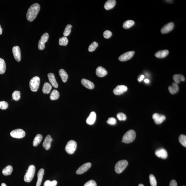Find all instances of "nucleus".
I'll return each instance as SVG.
<instances>
[{
	"instance_id": "obj_52",
	"label": "nucleus",
	"mask_w": 186,
	"mask_h": 186,
	"mask_svg": "<svg viewBox=\"0 0 186 186\" xmlns=\"http://www.w3.org/2000/svg\"></svg>"
},
{
	"instance_id": "obj_22",
	"label": "nucleus",
	"mask_w": 186,
	"mask_h": 186,
	"mask_svg": "<svg viewBox=\"0 0 186 186\" xmlns=\"http://www.w3.org/2000/svg\"><path fill=\"white\" fill-rule=\"evenodd\" d=\"M116 3L115 0H109L106 1L104 5L105 9L107 10L112 9L115 6Z\"/></svg>"
},
{
	"instance_id": "obj_14",
	"label": "nucleus",
	"mask_w": 186,
	"mask_h": 186,
	"mask_svg": "<svg viewBox=\"0 0 186 186\" xmlns=\"http://www.w3.org/2000/svg\"><path fill=\"white\" fill-rule=\"evenodd\" d=\"M174 27V23L173 22H170L165 25L161 29V31L162 34L168 33L173 29Z\"/></svg>"
},
{
	"instance_id": "obj_20",
	"label": "nucleus",
	"mask_w": 186,
	"mask_h": 186,
	"mask_svg": "<svg viewBox=\"0 0 186 186\" xmlns=\"http://www.w3.org/2000/svg\"><path fill=\"white\" fill-rule=\"evenodd\" d=\"M81 83L84 87L89 89H92L94 87V85L91 81L85 79H83L81 80Z\"/></svg>"
},
{
	"instance_id": "obj_42",
	"label": "nucleus",
	"mask_w": 186,
	"mask_h": 186,
	"mask_svg": "<svg viewBox=\"0 0 186 186\" xmlns=\"http://www.w3.org/2000/svg\"><path fill=\"white\" fill-rule=\"evenodd\" d=\"M84 186H97V183L94 180L88 181L84 184Z\"/></svg>"
},
{
	"instance_id": "obj_4",
	"label": "nucleus",
	"mask_w": 186,
	"mask_h": 186,
	"mask_svg": "<svg viewBox=\"0 0 186 186\" xmlns=\"http://www.w3.org/2000/svg\"><path fill=\"white\" fill-rule=\"evenodd\" d=\"M40 84V79L39 77H33L30 81L29 87L31 91L36 92L39 88Z\"/></svg>"
},
{
	"instance_id": "obj_47",
	"label": "nucleus",
	"mask_w": 186,
	"mask_h": 186,
	"mask_svg": "<svg viewBox=\"0 0 186 186\" xmlns=\"http://www.w3.org/2000/svg\"><path fill=\"white\" fill-rule=\"evenodd\" d=\"M144 81L146 83H149L150 82L149 80L148 79H145Z\"/></svg>"
},
{
	"instance_id": "obj_5",
	"label": "nucleus",
	"mask_w": 186,
	"mask_h": 186,
	"mask_svg": "<svg viewBox=\"0 0 186 186\" xmlns=\"http://www.w3.org/2000/svg\"><path fill=\"white\" fill-rule=\"evenodd\" d=\"M128 162L126 160L119 161L116 163L115 166V170L116 173H120L126 168Z\"/></svg>"
},
{
	"instance_id": "obj_2",
	"label": "nucleus",
	"mask_w": 186,
	"mask_h": 186,
	"mask_svg": "<svg viewBox=\"0 0 186 186\" xmlns=\"http://www.w3.org/2000/svg\"><path fill=\"white\" fill-rule=\"evenodd\" d=\"M136 137V133L135 131L133 130H130L124 135L122 142L129 143L134 141Z\"/></svg>"
},
{
	"instance_id": "obj_34",
	"label": "nucleus",
	"mask_w": 186,
	"mask_h": 186,
	"mask_svg": "<svg viewBox=\"0 0 186 186\" xmlns=\"http://www.w3.org/2000/svg\"><path fill=\"white\" fill-rule=\"evenodd\" d=\"M72 25L70 24L66 26L63 33L64 36L66 37L70 35L71 30H72Z\"/></svg>"
},
{
	"instance_id": "obj_45",
	"label": "nucleus",
	"mask_w": 186,
	"mask_h": 186,
	"mask_svg": "<svg viewBox=\"0 0 186 186\" xmlns=\"http://www.w3.org/2000/svg\"><path fill=\"white\" fill-rule=\"evenodd\" d=\"M169 186H177L176 181L174 180L171 181Z\"/></svg>"
},
{
	"instance_id": "obj_41",
	"label": "nucleus",
	"mask_w": 186,
	"mask_h": 186,
	"mask_svg": "<svg viewBox=\"0 0 186 186\" xmlns=\"http://www.w3.org/2000/svg\"><path fill=\"white\" fill-rule=\"evenodd\" d=\"M8 104L7 102L5 101H0V109L5 110L8 108Z\"/></svg>"
},
{
	"instance_id": "obj_11",
	"label": "nucleus",
	"mask_w": 186,
	"mask_h": 186,
	"mask_svg": "<svg viewBox=\"0 0 186 186\" xmlns=\"http://www.w3.org/2000/svg\"><path fill=\"white\" fill-rule=\"evenodd\" d=\"M12 52L14 58L17 62H19L21 60V50L19 47L15 46L13 47Z\"/></svg>"
},
{
	"instance_id": "obj_30",
	"label": "nucleus",
	"mask_w": 186,
	"mask_h": 186,
	"mask_svg": "<svg viewBox=\"0 0 186 186\" xmlns=\"http://www.w3.org/2000/svg\"><path fill=\"white\" fill-rule=\"evenodd\" d=\"M60 93L56 90H54L50 95V99L52 100H56L60 97Z\"/></svg>"
},
{
	"instance_id": "obj_9",
	"label": "nucleus",
	"mask_w": 186,
	"mask_h": 186,
	"mask_svg": "<svg viewBox=\"0 0 186 186\" xmlns=\"http://www.w3.org/2000/svg\"><path fill=\"white\" fill-rule=\"evenodd\" d=\"M134 51H130L126 52L119 57V60L121 62H126L130 60L134 55Z\"/></svg>"
},
{
	"instance_id": "obj_44",
	"label": "nucleus",
	"mask_w": 186,
	"mask_h": 186,
	"mask_svg": "<svg viewBox=\"0 0 186 186\" xmlns=\"http://www.w3.org/2000/svg\"><path fill=\"white\" fill-rule=\"evenodd\" d=\"M116 122V120L114 118H110L108 119L107 123L108 124L110 125H115Z\"/></svg>"
},
{
	"instance_id": "obj_25",
	"label": "nucleus",
	"mask_w": 186,
	"mask_h": 186,
	"mask_svg": "<svg viewBox=\"0 0 186 186\" xmlns=\"http://www.w3.org/2000/svg\"><path fill=\"white\" fill-rule=\"evenodd\" d=\"M173 79L175 83L178 84L181 82H183L185 80V77L182 74H175L173 76Z\"/></svg>"
},
{
	"instance_id": "obj_15",
	"label": "nucleus",
	"mask_w": 186,
	"mask_h": 186,
	"mask_svg": "<svg viewBox=\"0 0 186 186\" xmlns=\"http://www.w3.org/2000/svg\"><path fill=\"white\" fill-rule=\"evenodd\" d=\"M155 154L159 158L165 159L168 156V154L166 150L163 148L159 149L155 152Z\"/></svg>"
},
{
	"instance_id": "obj_28",
	"label": "nucleus",
	"mask_w": 186,
	"mask_h": 186,
	"mask_svg": "<svg viewBox=\"0 0 186 186\" xmlns=\"http://www.w3.org/2000/svg\"><path fill=\"white\" fill-rule=\"evenodd\" d=\"M13 171V167L11 165H7L3 169L2 173L5 176L9 175H11Z\"/></svg>"
},
{
	"instance_id": "obj_29",
	"label": "nucleus",
	"mask_w": 186,
	"mask_h": 186,
	"mask_svg": "<svg viewBox=\"0 0 186 186\" xmlns=\"http://www.w3.org/2000/svg\"><path fill=\"white\" fill-rule=\"evenodd\" d=\"M43 137L42 135L37 134L33 140V145L34 147H37L39 144L43 139Z\"/></svg>"
},
{
	"instance_id": "obj_46",
	"label": "nucleus",
	"mask_w": 186,
	"mask_h": 186,
	"mask_svg": "<svg viewBox=\"0 0 186 186\" xmlns=\"http://www.w3.org/2000/svg\"><path fill=\"white\" fill-rule=\"evenodd\" d=\"M145 76L143 75L141 76L140 77V78L138 79V80L139 81V82H141V81L143 80V79L144 78Z\"/></svg>"
},
{
	"instance_id": "obj_33",
	"label": "nucleus",
	"mask_w": 186,
	"mask_h": 186,
	"mask_svg": "<svg viewBox=\"0 0 186 186\" xmlns=\"http://www.w3.org/2000/svg\"><path fill=\"white\" fill-rule=\"evenodd\" d=\"M68 43V40L66 37H62L59 39V45L61 46H66Z\"/></svg>"
},
{
	"instance_id": "obj_17",
	"label": "nucleus",
	"mask_w": 186,
	"mask_h": 186,
	"mask_svg": "<svg viewBox=\"0 0 186 186\" xmlns=\"http://www.w3.org/2000/svg\"><path fill=\"white\" fill-rule=\"evenodd\" d=\"M108 74L107 71L102 67H98L96 70V74L98 77H103L106 76Z\"/></svg>"
},
{
	"instance_id": "obj_31",
	"label": "nucleus",
	"mask_w": 186,
	"mask_h": 186,
	"mask_svg": "<svg viewBox=\"0 0 186 186\" xmlns=\"http://www.w3.org/2000/svg\"><path fill=\"white\" fill-rule=\"evenodd\" d=\"M6 64L3 59L0 58V74H3L5 72Z\"/></svg>"
},
{
	"instance_id": "obj_19",
	"label": "nucleus",
	"mask_w": 186,
	"mask_h": 186,
	"mask_svg": "<svg viewBox=\"0 0 186 186\" xmlns=\"http://www.w3.org/2000/svg\"><path fill=\"white\" fill-rule=\"evenodd\" d=\"M96 119V114L95 112L92 111L90 113L88 117L86 120V123L89 125L94 124Z\"/></svg>"
},
{
	"instance_id": "obj_8",
	"label": "nucleus",
	"mask_w": 186,
	"mask_h": 186,
	"mask_svg": "<svg viewBox=\"0 0 186 186\" xmlns=\"http://www.w3.org/2000/svg\"><path fill=\"white\" fill-rule=\"evenodd\" d=\"M48 33H45L42 35L38 44V48L40 50H43L45 48V43L48 41L49 39Z\"/></svg>"
},
{
	"instance_id": "obj_10",
	"label": "nucleus",
	"mask_w": 186,
	"mask_h": 186,
	"mask_svg": "<svg viewBox=\"0 0 186 186\" xmlns=\"http://www.w3.org/2000/svg\"><path fill=\"white\" fill-rule=\"evenodd\" d=\"M128 90V87L123 85H118L114 88L113 92L116 95H120Z\"/></svg>"
},
{
	"instance_id": "obj_12",
	"label": "nucleus",
	"mask_w": 186,
	"mask_h": 186,
	"mask_svg": "<svg viewBox=\"0 0 186 186\" xmlns=\"http://www.w3.org/2000/svg\"><path fill=\"white\" fill-rule=\"evenodd\" d=\"M91 166V163L90 162H88L84 164L81 167H79L77 170L76 173L77 175H81L83 174L84 172H86L90 168Z\"/></svg>"
},
{
	"instance_id": "obj_38",
	"label": "nucleus",
	"mask_w": 186,
	"mask_h": 186,
	"mask_svg": "<svg viewBox=\"0 0 186 186\" xmlns=\"http://www.w3.org/2000/svg\"><path fill=\"white\" fill-rule=\"evenodd\" d=\"M57 184L56 181L54 180L51 181L50 180H47L44 183V186H56Z\"/></svg>"
},
{
	"instance_id": "obj_1",
	"label": "nucleus",
	"mask_w": 186,
	"mask_h": 186,
	"mask_svg": "<svg viewBox=\"0 0 186 186\" xmlns=\"http://www.w3.org/2000/svg\"><path fill=\"white\" fill-rule=\"evenodd\" d=\"M40 9V6L38 4L35 3L32 5L27 12L26 17L28 21L30 22L33 21L36 17Z\"/></svg>"
},
{
	"instance_id": "obj_21",
	"label": "nucleus",
	"mask_w": 186,
	"mask_h": 186,
	"mask_svg": "<svg viewBox=\"0 0 186 186\" xmlns=\"http://www.w3.org/2000/svg\"><path fill=\"white\" fill-rule=\"evenodd\" d=\"M44 174V170L42 168L40 169L37 174L38 180H37L36 186H40L41 185Z\"/></svg>"
},
{
	"instance_id": "obj_27",
	"label": "nucleus",
	"mask_w": 186,
	"mask_h": 186,
	"mask_svg": "<svg viewBox=\"0 0 186 186\" xmlns=\"http://www.w3.org/2000/svg\"><path fill=\"white\" fill-rule=\"evenodd\" d=\"M52 86L48 82H45L43 84L42 91L44 94H49L52 89Z\"/></svg>"
},
{
	"instance_id": "obj_18",
	"label": "nucleus",
	"mask_w": 186,
	"mask_h": 186,
	"mask_svg": "<svg viewBox=\"0 0 186 186\" xmlns=\"http://www.w3.org/2000/svg\"><path fill=\"white\" fill-rule=\"evenodd\" d=\"M49 80L51 85L54 88H57L58 87V84L56 80L55 75L52 73H50L48 74Z\"/></svg>"
},
{
	"instance_id": "obj_39",
	"label": "nucleus",
	"mask_w": 186,
	"mask_h": 186,
	"mask_svg": "<svg viewBox=\"0 0 186 186\" xmlns=\"http://www.w3.org/2000/svg\"><path fill=\"white\" fill-rule=\"evenodd\" d=\"M150 183L151 186H157V182L155 176L153 175H150L149 176Z\"/></svg>"
},
{
	"instance_id": "obj_24",
	"label": "nucleus",
	"mask_w": 186,
	"mask_h": 186,
	"mask_svg": "<svg viewBox=\"0 0 186 186\" xmlns=\"http://www.w3.org/2000/svg\"><path fill=\"white\" fill-rule=\"evenodd\" d=\"M59 73L62 82L64 83L66 82L68 78V75L66 71L63 69H61L59 70Z\"/></svg>"
},
{
	"instance_id": "obj_13",
	"label": "nucleus",
	"mask_w": 186,
	"mask_h": 186,
	"mask_svg": "<svg viewBox=\"0 0 186 186\" xmlns=\"http://www.w3.org/2000/svg\"><path fill=\"white\" fill-rule=\"evenodd\" d=\"M153 118L156 124H161L166 119L165 116L155 113L153 115Z\"/></svg>"
},
{
	"instance_id": "obj_40",
	"label": "nucleus",
	"mask_w": 186,
	"mask_h": 186,
	"mask_svg": "<svg viewBox=\"0 0 186 186\" xmlns=\"http://www.w3.org/2000/svg\"><path fill=\"white\" fill-rule=\"evenodd\" d=\"M117 117L120 121H125L126 119V116L124 113L120 112L118 113Z\"/></svg>"
},
{
	"instance_id": "obj_32",
	"label": "nucleus",
	"mask_w": 186,
	"mask_h": 186,
	"mask_svg": "<svg viewBox=\"0 0 186 186\" xmlns=\"http://www.w3.org/2000/svg\"><path fill=\"white\" fill-rule=\"evenodd\" d=\"M134 23V21L132 20H128L123 23V27L125 29H128L133 26Z\"/></svg>"
},
{
	"instance_id": "obj_51",
	"label": "nucleus",
	"mask_w": 186,
	"mask_h": 186,
	"mask_svg": "<svg viewBox=\"0 0 186 186\" xmlns=\"http://www.w3.org/2000/svg\"><path fill=\"white\" fill-rule=\"evenodd\" d=\"M167 1V2H170L171 3V1Z\"/></svg>"
},
{
	"instance_id": "obj_6",
	"label": "nucleus",
	"mask_w": 186,
	"mask_h": 186,
	"mask_svg": "<svg viewBox=\"0 0 186 186\" xmlns=\"http://www.w3.org/2000/svg\"><path fill=\"white\" fill-rule=\"evenodd\" d=\"M77 147V144L76 142L73 140H70L68 142L65 147V150L69 154L72 155L75 151Z\"/></svg>"
},
{
	"instance_id": "obj_36",
	"label": "nucleus",
	"mask_w": 186,
	"mask_h": 186,
	"mask_svg": "<svg viewBox=\"0 0 186 186\" xmlns=\"http://www.w3.org/2000/svg\"><path fill=\"white\" fill-rule=\"evenodd\" d=\"M179 141L182 145L186 147V136L184 134H181L179 137Z\"/></svg>"
},
{
	"instance_id": "obj_3",
	"label": "nucleus",
	"mask_w": 186,
	"mask_h": 186,
	"mask_svg": "<svg viewBox=\"0 0 186 186\" xmlns=\"http://www.w3.org/2000/svg\"><path fill=\"white\" fill-rule=\"evenodd\" d=\"M35 168L34 165H31L29 167L28 170L24 177L25 182H30L33 180L35 175Z\"/></svg>"
},
{
	"instance_id": "obj_7",
	"label": "nucleus",
	"mask_w": 186,
	"mask_h": 186,
	"mask_svg": "<svg viewBox=\"0 0 186 186\" xmlns=\"http://www.w3.org/2000/svg\"><path fill=\"white\" fill-rule=\"evenodd\" d=\"M10 135L12 137L17 138H21L24 137L26 133L21 129H15L11 132Z\"/></svg>"
},
{
	"instance_id": "obj_50",
	"label": "nucleus",
	"mask_w": 186,
	"mask_h": 186,
	"mask_svg": "<svg viewBox=\"0 0 186 186\" xmlns=\"http://www.w3.org/2000/svg\"><path fill=\"white\" fill-rule=\"evenodd\" d=\"M138 186H144L143 184H140L139 185H138Z\"/></svg>"
},
{
	"instance_id": "obj_48",
	"label": "nucleus",
	"mask_w": 186,
	"mask_h": 186,
	"mask_svg": "<svg viewBox=\"0 0 186 186\" xmlns=\"http://www.w3.org/2000/svg\"><path fill=\"white\" fill-rule=\"evenodd\" d=\"M2 29L1 28V25H0V35L2 34Z\"/></svg>"
},
{
	"instance_id": "obj_35",
	"label": "nucleus",
	"mask_w": 186,
	"mask_h": 186,
	"mask_svg": "<svg viewBox=\"0 0 186 186\" xmlns=\"http://www.w3.org/2000/svg\"><path fill=\"white\" fill-rule=\"evenodd\" d=\"M12 96L13 100L17 101L21 98V92L18 91H15L13 93Z\"/></svg>"
},
{
	"instance_id": "obj_43",
	"label": "nucleus",
	"mask_w": 186,
	"mask_h": 186,
	"mask_svg": "<svg viewBox=\"0 0 186 186\" xmlns=\"http://www.w3.org/2000/svg\"><path fill=\"white\" fill-rule=\"evenodd\" d=\"M112 35L111 32L109 30H106L103 33V36L104 38L106 39H108L110 38Z\"/></svg>"
},
{
	"instance_id": "obj_23",
	"label": "nucleus",
	"mask_w": 186,
	"mask_h": 186,
	"mask_svg": "<svg viewBox=\"0 0 186 186\" xmlns=\"http://www.w3.org/2000/svg\"><path fill=\"white\" fill-rule=\"evenodd\" d=\"M169 90L171 94H176L179 90V86L175 82H173L172 86L169 87Z\"/></svg>"
},
{
	"instance_id": "obj_49",
	"label": "nucleus",
	"mask_w": 186,
	"mask_h": 186,
	"mask_svg": "<svg viewBox=\"0 0 186 186\" xmlns=\"http://www.w3.org/2000/svg\"><path fill=\"white\" fill-rule=\"evenodd\" d=\"M1 186H7L6 184L4 183H2L1 184Z\"/></svg>"
},
{
	"instance_id": "obj_16",
	"label": "nucleus",
	"mask_w": 186,
	"mask_h": 186,
	"mask_svg": "<svg viewBox=\"0 0 186 186\" xmlns=\"http://www.w3.org/2000/svg\"><path fill=\"white\" fill-rule=\"evenodd\" d=\"M52 141V138L50 135H48L45 138L43 143V147L45 149L48 150L51 147V143Z\"/></svg>"
},
{
	"instance_id": "obj_37",
	"label": "nucleus",
	"mask_w": 186,
	"mask_h": 186,
	"mask_svg": "<svg viewBox=\"0 0 186 186\" xmlns=\"http://www.w3.org/2000/svg\"><path fill=\"white\" fill-rule=\"evenodd\" d=\"M98 45V44L97 42L94 41L89 45L88 51L89 52H92L94 51L97 48Z\"/></svg>"
},
{
	"instance_id": "obj_26",
	"label": "nucleus",
	"mask_w": 186,
	"mask_h": 186,
	"mask_svg": "<svg viewBox=\"0 0 186 186\" xmlns=\"http://www.w3.org/2000/svg\"><path fill=\"white\" fill-rule=\"evenodd\" d=\"M169 54V51L168 50H161L156 52L155 56L157 58H163L168 55Z\"/></svg>"
}]
</instances>
